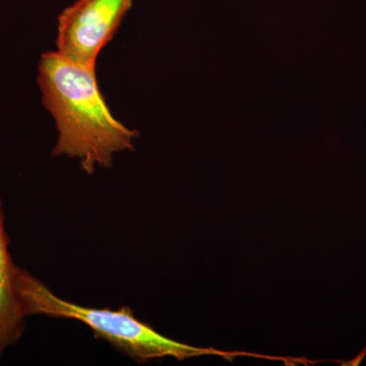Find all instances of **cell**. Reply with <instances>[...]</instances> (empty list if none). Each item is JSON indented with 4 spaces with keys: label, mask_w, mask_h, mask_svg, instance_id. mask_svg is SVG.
I'll return each instance as SVG.
<instances>
[{
    "label": "cell",
    "mask_w": 366,
    "mask_h": 366,
    "mask_svg": "<svg viewBox=\"0 0 366 366\" xmlns=\"http://www.w3.org/2000/svg\"><path fill=\"white\" fill-rule=\"evenodd\" d=\"M16 288L26 317L45 315L52 319L76 320L86 325L96 339L105 341L136 362H148L167 356L183 360L220 354L213 349L187 345L163 336L150 325L137 319L131 307H86L62 300L40 279L21 267L16 274Z\"/></svg>",
    "instance_id": "7a4b0ae2"
},
{
    "label": "cell",
    "mask_w": 366,
    "mask_h": 366,
    "mask_svg": "<svg viewBox=\"0 0 366 366\" xmlns=\"http://www.w3.org/2000/svg\"><path fill=\"white\" fill-rule=\"evenodd\" d=\"M136 0H76L57 20V52L79 64H96Z\"/></svg>",
    "instance_id": "3957f363"
},
{
    "label": "cell",
    "mask_w": 366,
    "mask_h": 366,
    "mask_svg": "<svg viewBox=\"0 0 366 366\" xmlns=\"http://www.w3.org/2000/svg\"><path fill=\"white\" fill-rule=\"evenodd\" d=\"M38 85L59 132L52 156L76 159L81 170L93 174L96 168L112 167L120 152L134 150L139 132L113 117L99 88L96 64H79L57 51L43 53Z\"/></svg>",
    "instance_id": "6da1fadb"
},
{
    "label": "cell",
    "mask_w": 366,
    "mask_h": 366,
    "mask_svg": "<svg viewBox=\"0 0 366 366\" xmlns=\"http://www.w3.org/2000/svg\"><path fill=\"white\" fill-rule=\"evenodd\" d=\"M6 214L0 199V360L23 338L26 317L16 293V279L20 267L9 252Z\"/></svg>",
    "instance_id": "277c9868"
}]
</instances>
